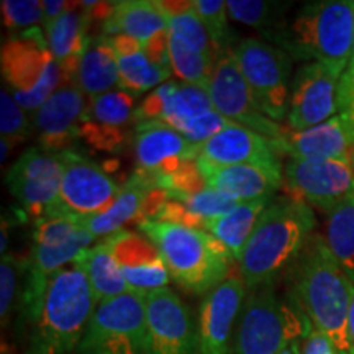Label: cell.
I'll return each mask as SVG.
<instances>
[{"mask_svg":"<svg viewBox=\"0 0 354 354\" xmlns=\"http://www.w3.org/2000/svg\"><path fill=\"white\" fill-rule=\"evenodd\" d=\"M308 318L281 300L271 286L251 290L232 354H279L302 342Z\"/></svg>","mask_w":354,"mask_h":354,"instance_id":"7","label":"cell"},{"mask_svg":"<svg viewBox=\"0 0 354 354\" xmlns=\"http://www.w3.org/2000/svg\"><path fill=\"white\" fill-rule=\"evenodd\" d=\"M97 302L82 269L69 264L48 277L35 299L21 302L28 328L25 354H74Z\"/></svg>","mask_w":354,"mask_h":354,"instance_id":"1","label":"cell"},{"mask_svg":"<svg viewBox=\"0 0 354 354\" xmlns=\"http://www.w3.org/2000/svg\"><path fill=\"white\" fill-rule=\"evenodd\" d=\"M192 6L205 30L209 32L215 56L218 57L221 53L232 50L228 46L230 28L227 2L223 0H192Z\"/></svg>","mask_w":354,"mask_h":354,"instance_id":"36","label":"cell"},{"mask_svg":"<svg viewBox=\"0 0 354 354\" xmlns=\"http://www.w3.org/2000/svg\"><path fill=\"white\" fill-rule=\"evenodd\" d=\"M146 354H202L198 328L184 300L169 287L146 295Z\"/></svg>","mask_w":354,"mask_h":354,"instance_id":"14","label":"cell"},{"mask_svg":"<svg viewBox=\"0 0 354 354\" xmlns=\"http://www.w3.org/2000/svg\"><path fill=\"white\" fill-rule=\"evenodd\" d=\"M353 117H354V113H353Z\"/></svg>","mask_w":354,"mask_h":354,"instance_id":"48","label":"cell"},{"mask_svg":"<svg viewBox=\"0 0 354 354\" xmlns=\"http://www.w3.org/2000/svg\"><path fill=\"white\" fill-rule=\"evenodd\" d=\"M209 110H214V104L207 88L187 82L167 81L136 105L135 125L161 122L179 131L189 120Z\"/></svg>","mask_w":354,"mask_h":354,"instance_id":"20","label":"cell"},{"mask_svg":"<svg viewBox=\"0 0 354 354\" xmlns=\"http://www.w3.org/2000/svg\"><path fill=\"white\" fill-rule=\"evenodd\" d=\"M63 154L50 153L41 146L28 148L7 171L6 183L26 214L41 220L50 216L63 183Z\"/></svg>","mask_w":354,"mask_h":354,"instance_id":"12","label":"cell"},{"mask_svg":"<svg viewBox=\"0 0 354 354\" xmlns=\"http://www.w3.org/2000/svg\"><path fill=\"white\" fill-rule=\"evenodd\" d=\"M246 284L241 277L225 279L205 295L198 312V338L202 354H227L230 336L241 304Z\"/></svg>","mask_w":354,"mask_h":354,"instance_id":"21","label":"cell"},{"mask_svg":"<svg viewBox=\"0 0 354 354\" xmlns=\"http://www.w3.org/2000/svg\"><path fill=\"white\" fill-rule=\"evenodd\" d=\"M284 6L279 2H264V0H228L227 10L233 20L253 28L274 30V24L282 13Z\"/></svg>","mask_w":354,"mask_h":354,"instance_id":"38","label":"cell"},{"mask_svg":"<svg viewBox=\"0 0 354 354\" xmlns=\"http://www.w3.org/2000/svg\"><path fill=\"white\" fill-rule=\"evenodd\" d=\"M24 110L3 86L0 91V133L2 140L13 146L24 141L32 131V125Z\"/></svg>","mask_w":354,"mask_h":354,"instance_id":"39","label":"cell"},{"mask_svg":"<svg viewBox=\"0 0 354 354\" xmlns=\"http://www.w3.org/2000/svg\"><path fill=\"white\" fill-rule=\"evenodd\" d=\"M295 292L308 322L339 354H354L349 336L354 281L336 263L322 234L313 233L295 259Z\"/></svg>","mask_w":354,"mask_h":354,"instance_id":"2","label":"cell"},{"mask_svg":"<svg viewBox=\"0 0 354 354\" xmlns=\"http://www.w3.org/2000/svg\"><path fill=\"white\" fill-rule=\"evenodd\" d=\"M107 37L127 35L146 44L158 35L169 32V15L161 0H125L115 2L107 20L102 24Z\"/></svg>","mask_w":354,"mask_h":354,"instance_id":"27","label":"cell"},{"mask_svg":"<svg viewBox=\"0 0 354 354\" xmlns=\"http://www.w3.org/2000/svg\"><path fill=\"white\" fill-rule=\"evenodd\" d=\"M0 7L3 25L12 32L43 21V2L39 0H3Z\"/></svg>","mask_w":354,"mask_h":354,"instance_id":"40","label":"cell"},{"mask_svg":"<svg viewBox=\"0 0 354 354\" xmlns=\"http://www.w3.org/2000/svg\"><path fill=\"white\" fill-rule=\"evenodd\" d=\"M92 21L91 10L84 2H71L59 19L44 26L50 50L63 73V82H73L76 77L79 63L91 38L88 26Z\"/></svg>","mask_w":354,"mask_h":354,"instance_id":"25","label":"cell"},{"mask_svg":"<svg viewBox=\"0 0 354 354\" xmlns=\"http://www.w3.org/2000/svg\"><path fill=\"white\" fill-rule=\"evenodd\" d=\"M284 184L287 196L328 215L336 207L354 197L351 159H289L284 167Z\"/></svg>","mask_w":354,"mask_h":354,"instance_id":"11","label":"cell"},{"mask_svg":"<svg viewBox=\"0 0 354 354\" xmlns=\"http://www.w3.org/2000/svg\"><path fill=\"white\" fill-rule=\"evenodd\" d=\"M338 84L339 76L328 66L304 64L292 81L287 128L308 130L335 117L338 112Z\"/></svg>","mask_w":354,"mask_h":354,"instance_id":"15","label":"cell"},{"mask_svg":"<svg viewBox=\"0 0 354 354\" xmlns=\"http://www.w3.org/2000/svg\"><path fill=\"white\" fill-rule=\"evenodd\" d=\"M268 37L290 57L328 66L342 79L353 50L354 0L307 3L289 25Z\"/></svg>","mask_w":354,"mask_h":354,"instance_id":"4","label":"cell"},{"mask_svg":"<svg viewBox=\"0 0 354 354\" xmlns=\"http://www.w3.org/2000/svg\"><path fill=\"white\" fill-rule=\"evenodd\" d=\"M136 95L113 88L88 100L81 120V140L102 153H118L135 125Z\"/></svg>","mask_w":354,"mask_h":354,"instance_id":"16","label":"cell"},{"mask_svg":"<svg viewBox=\"0 0 354 354\" xmlns=\"http://www.w3.org/2000/svg\"><path fill=\"white\" fill-rule=\"evenodd\" d=\"M268 205L269 198L238 203L227 215L209 221L205 225V232H209L216 241L227 248L233 259L240 263L246 243Z\"/></svg>","mask_w":354,"mask_h":354,"instance_id":"31","label":"cell"},{"mask_svg":"<svg viewBox=\"0 0 354 354\" xmlns=\"http://www.w3.org/2000/svg\"><path fill=\"white\" fill-rule=\"evenodd\" d=\"M131 294L146 297L169 284V271L156 245L148 236L122 230L105 238Z\"/></svg>","mask_w":354,"mask_h":354,"instance_id":"19","label":"cell"},{"mask_svg":"<svg viewBox=\"0 0 354 354\" xmlns=\"http://www.w3.org/2000/svg\"><path fill=\"white\" fill-rule=\"evenodd\" d=\"M196 154L198 161L214 167L281 165L271 140L238 123H232L214 138L197 145Z\"/></svg>","mask_w":354,"mask_h":354,"instance_id":"23","label":"cell"},{"mask_svg":"<svg viewBox=\"0 0 354 354\" xmlns=\"http://www.w3.org/2000/svg\"><path fill=\"white\" fill-rule=\"evenodd\" d=\"M338 110L339 113H354V39L346 71L338 84Z\"/></svg>","mask_w":354,"mask_h":354,"instance_id":"42","label":"cell"},{"mask_svg":"<svg viewBox=\"0 0 354 354\" xmlns=\"http://www.w3.org/2000/svg\"><path fill=\"white\" fill-rule=\"evenodd\" d=\"M232 51L263 113L276 123L287 118L292 57L256 38L243 39Z\"/></svg>","mask_w":354,"mask_h":354,"instance_id":"9","label":"cell"},{"mask_svg":"<svg viewBox=\"0 0 354 354\" xmlns=\"http://www.w3.org/2000/svg\"><path fill=\"white\" fill-rule=\"evenodd\" d=\"M349 336H351V342L354 346V299H353L351 310H349Z\"/></svg>","mask_w":354,"mask_h":354,"instance_id":"45","label":"cell"},{"mask_svg":"<svg viewBox=\"0 0 354 354\" xmlns=\"http://www.w3.org/2000/svg\"><path fill=\"white\" fill-rule=\"evenodd\" d=\"M169 56L172 73L180 81L203 88L209 87L215 66L214 55L198 51L183 38L169 33Z\"/></svg>","mask_w":354,"mask_h":354,"instance_id":"33","label":"cell"},{"mask_svg":"<svg viewBox=\"0 0 354 354\" xmlns=\"http://www.w3.org/2000/svg\"><path fill=\"white\" fill-rule=\"evenodd\" d=\"M323 238L336 263L354 281V197L330 212Z\"/></svg>","mask_w":354,"mask_h":354,"instance_id":"32","label":"cell"},{"mask_svg":"<svg viewBox=\"0 0 354 354\" xmlns=\"http://www.w3.org/2000/svg\"><path fill=\"white\" fill-rule=\"evenodd\" d=\"M64 161L59 197L50 216L88 218L105 214L117 201L122 187L94 161H88L73 149L61 153Z\"/></svg>","mask_w":354,"mask_h":354,"instance_id":"10","label":"cell"},{"mask_svg":"<svg viewBox=\"0 0 354 354\" xmlns=\"http://www.w3.org/2000/svg\"><path fill=\"white\" fill-rule=\"evenodd\" d=\"M88 99L74 82H63L56 92L33 112V130L39 146L50 153L69 151L81 140V120Z\"/></svg>","mask_w":354,"mask_h":354,"instance_id":"17","label":"cell"},{"mask_svg":"<svg viewBox=\"0 0 354 354\" xmlns=\"http://www.w3.org/2000/svg\"><path fill=\"white\" fill-rule=\"evenodd\" d=\"M73 264L82 269V272L87 276L97 305L105 300L120 297L123 294H131L130 287L113 258L112 250L105 240L99 245L84 250Z\"/></svg>","mask_w":354,"mask_h":354,"instance_id":"30","label":"cell"},{"mask_svg":"<svg viewBox=\"0 0 354 354\" xmlns=\"http://www.w3.org/2000/svg\"><path fill=\"white\" fill-rule=\"evenodd\" d=\"M300 353L302 354H339L335 344L320 333L312 323L308 322L307 331H305L302 342H300Z\"/></svg>","mask_w":354,"mask_h":354,"instance_id":"43","label":"cell"},{"mask_svg":"<svg viewBox=\"0 0 354 354\" xmlns=\"http://www.w3.org/2000/svg\"><path fill=\"white\" fill-rule=\"evenodd\" d=\"M140 230L165 259L169 276L192 294H209L228 277L233 256L205 230L171 221H145Z\"/></svg>","mask_w":354,"mask_h":354,"instance_id":"5","label":"cell"},{"mask_svg":"<svg viewBox=\"0 0 354 354\" xmlns=\"http://www.w3.org/2000/svg\"><path fill=\"white\" fill-rule=\"evenodd\" d=\"M197 145L161 122L135 125V158L138 169L158 179L171 176L184 162L196 159Z\"/></svg>","mask_w":354,"mask_h":354,"instance_id":"22","label":"cell"},{"mask_svg":"<svg viewBox=\"0 0 354 354\" xmlns=\"http://www.w3.org/2000/svg\"><path fill=\"white\" fill-rule=\"evenodd\" d=\"M277 154L302 161L351 159L354 149V117L338 113L308 130L294 131L284 127L282 136L271 141Z\"/></svg>","mask_w":354,"mask_h":354,"instance_id":"18","label":"cell"},{"mask_svg":"<svg viewBox=\"0 0 354 354\" xmlns=\"http://www.w3.org/2000/svg\"><path fill=\"white\" fill-rule=\"evenodd\" d=\"M351 166H353V169H354V149H353V153H351Z\"/></svg>","mask_w":354,"mask_h":354,"instance_id":"47","label":"cell"},{"mask_svg":"<svg viewBox=\"0 0 354 354\" xmlns=\"http://www.w3.org/2000/svg\"><path fill=\"white\" fill-rule=\"evenodd\" d=\"M167 197L172 201L180 202L185 207V210L190 215L196 216L197 220H201L203 225H207L212 220L220 218V216L227 215L228 212H232L234 207L238 205V201H234L233 197L227 196V194L220 192L212 187H207L203 190L194 194H183V192H167Z\"/></svg>","mask_w":354,"mask_h":354,"instance_id":"35","label":"cell"},{"mask_svg":"<svg viewBox=\"0 0 354 354\" xmlns=\"http://www.w3.org/2000/svg\"><path fill=\"white\" fill-rule=\"evenodd\" d=\"M28 272V258H19L15 254H3L0 264V317L6 326L10 320L17 295L21 286V277Z\"/></svg>","mask_w":354,"mask_h":354,"instance_id":"37","label":"cell"},{"mask_svg":"<svg viewBox=\"0 0 354 354\" xmlns=\"http://www.w3.org/2000/svg\"><path fill=\"white\" fill-rule=\"evenodd\" d=\"M118 63L107 35H95L87 41L74 84L88 100L118 88Z\"/></svg>","mask_w":354,"mask_h":354,"instance_id":"29","label":"cell"},{"mask_svg":"<svg viewBox=\"0 0 354 354\" xmlns=\"http://www.w3.org/2000/svg\"><path fill=\"white\" fill-rule=\"evenodd\" d=\"M207 187L227 194L238 202L269 198L284 184L281 165H238L214 167L197 159Z\"/></svg>","mask_w":354,"mask_h":354,"instance_id":"24","label":"cell"},{"mask_svg":"<svg viewBox=\"0 0 354 354\" xmlns=\"http://www.w3.org/2000/svg\"><path fill=\"white\" fill-rule=\"evenodd\" d=\"M146 297L123 294L97 305L74 354H146Z\"/></svg>","mask_w":354,"mask_h":354,"instance_id":"8","label":"cell"},{"mask_svg":"<svg viewBox=\"0 0 354 354\" xmlns=\"http://www.w3.org/2000/svg\"><path fill=\"white\" fill-rule=\"evenodd\" d=\"M232 120H228L227 117L216 112V110H209V112H203L197 115L196 118L189 120L185 125L180 127L179 133L184 135L190 143L194 145H202L210 138H214L215 135H218L221 130L232 125Z\"/></svg>","mask_w":354,"mask_h":354,"instance_id":"41","label":"cell"},{"mask_svg":"<svg viewBox=\"0 0 354 354\" xmlns=\"http://www.w3.org/2000/svg\"><path fill=\"white\" fill-rule=\"evenodd\" d=\"M317 220L307 203L284 196L269 202L248 240L240 274L250 290L271 286L302 253Z\"/></svg>","mask_w":354,"mask_h":354,"instance_id":"3","label":"cell"},{"mask_svg":"<svg viewBox=\"0 0 354 354\" xmlns=\"http://www.w3.org/2000/svg\"><path fill=\"white\" fill-rule=\"evenodd\" d=\"M156 187V177L146 171L136 169L122 185L117 201L105 214L88 216L81 221L95 240L100 236H110V234L122 232V228L130 221L143 223L145 207L148 203L149 194Z\"/></svg>","mask_w":354,"mask_h":354,"instance_id":"26","label":"cell"},{"mask_svg":"<svg viewBox=\"0 0 354 354\" xmlns=\"http://www.w3.org/2000/svg\"><path fill=\"white\" fill-rule=\"evenodd\" d=\"M207 92L214 109L228 120L250 128L271 141L282 136L284 127L277 125L259 109L232 50L221 53L215 59Z\"/></svg>","mask_w":354,"mask_h":354,"instance_id":"13","label":"cell"},{"mask_svg":"<svg viewBox=\"0 0 354 354\" xmlns=\"http://www.w3.org/2000/svg\"><path fill=\"white\" fill-rule=\"evenodd\" d=\"M69 3L63 0H43V25L48 26L59 19L68 10Z\"/></svg>","mask_w":354,"mask_h":354,"instance_id":"44","label":"cell"},{"mask_svg":"<svg viewBox=\"0 0 354 354\" xmlns=\"http://www.w3.org/2000/svg\"><path fill=\"white\" fill-rule=\"evenodd\" d=\"M279 354H302V353H300V342L294 343V344H292V346L284 349V351L279 353Z\"/></svg>","mask_w":354,"mask_h":354,"instance_id":"46","label":"cell"},{"mask_svg":"<svg viewBox=\"0 0 354 354\" xmlns=\"http://www.w3.org/2000/svg\"><path fill=\"white\" fill-rule=\"evenodd\" d=\"M161 2L169 15V33L183 38L196 50L215 56L209 32L198 19L197 12L194 10L192 2H169V0H161Z\"/></svg>","mask_w":354,"mask_h":354,"instance_id":"34","label":"cell"},{"mask_svg":"<svg viewBox=\"0 0 354 354\" xmlns=\"http://www.w3.org/2000/svg\"><path fill=\"white\" fill-rule=\"evenodd\" d=\"M0 69L7 91L21 109L37 112L63 84V73L46 35L35 26L12 35L0 50Z\"/></svg>","mask_w":354,"mask_h":354,"instance_id":"6","label":"cell"},{"mask_svg":"<svg viewBox=\"0 0 354 354\" xmlns=\"http://www.w3.org/2000/svg\"><path fill=\"white\" fill-rule=\"evenodd\" d=\"M118 63V88L140 95L169 81L171 71H166L154 64L143 50L138 39L127 35L109 37Z\"/></svg>","mask_w":354,"mask_h":354,"instance_id":"28","label":"cell"}]
</instances>
